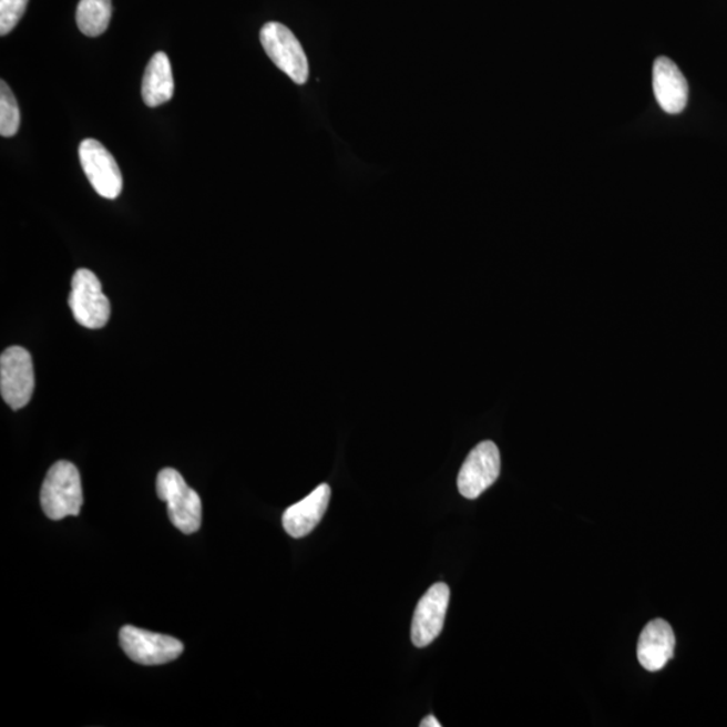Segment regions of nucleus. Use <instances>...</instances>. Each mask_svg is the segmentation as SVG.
I'll return each instance as SVG.
<instances>
[{
  "mask_svg": "<svg viewBox=\"0 0 727 727\" xmlns=\"http://www.w3.org/2000/svg\"><path fill=\"white\" fill-rule=\"evenodd\" d=\"M83 503L79 469L69 461L55 462L49 469L41 489V505L45 515L52 520L78 516Z\"/></svg>",
  "mask_w": 727,
  "mask_h": 727,
  "instance_id": "f257e3e1",
  "label": "nucleus"
},
{
  "mask_svg": "<svg viewBox=\"0 0 727 727\" xmlns=\"http://www.w3.org/2000/svg\"><path fill=\"white\" fill-rule=\"evenodd\" d=\"M156 493L167 504L171 522L186 535L194 534L202 526L203 503L198 493L186 484L177 470L162 469L156 478Z\"/></svg>",
  "mask_w": 727,
  "mask_h": 727,
  "instance_id": "f03ea898",
  "label": "nucleus"
},
{
  "mask_svg": "<svg viewBox=\"0 0 727 727\" xmlns=\"http://www.w3.org/2000/svg\"><path fill=\"white\" fill-rule=\"evenodd\" d=\"M260 42L268 58L294 83H306L309 79V62L303 45L290 29L278 22H269L260 31Z\"/></svg>",
  "mask_w": 727,
  "mask_h": 727,
  "instance_id": "7ed1b4c3",
  "label": "nucleus"
},
{
  "mask_svg": "<svg viewBox=\"0 0 727 727\" xmlns=\"http://www.w3.org/2000/svg\"><path fill=\"white\" fill-rule=\"evenodd\" d=\"M74 319L84 328L100 329L109 322L111 305L104 296L102 284L90 269H78L73 275L69 296Z\"/></svg>",
  "mask_w": 727,
  "mask_h": 727,
  "instance_id": "20e7f679",
  "label": "nucleus"
},
{
  "mask_svg": "<svg viewBox=\"0 0 727 727\" xmlns=\"http://www.w3.org/2000/svg\"><path fill=\"white\" fill-rule=\"evenodd\" d=\"M124 654L142 666H161L177 661L184 644L177 638L125 625L119 633Z\"/></svg>",
  "mask_w": 727,
  "mask_h": 727,
  "instance_id": "39448f33",
  "label": "nucleus"
},
{
  "mask_svg": "<svg viewBox=\"0 0 727 727\" xmlns=\"http://www.w3.org/2000/svg\"><path fill=\"white\" fill-rule=\"evenodd\" d=\"M35 386L31 355L22 347L6 349L0 356V392L12 410H21L33 397Z\"/></svg>",
  "mask_w": 727,
  "mask_h": 727,
  "instance_id": "423d86ee",
  "label": "nucleus"
},
{
  "mask_svg": "<svg viewBox=\"0 0 727 727\" xmlns=\"http://www.w3.org/2000/svg\"><path fill=\"white\" fill-rule=\"evenodd\" d=\"M500 451L492 441L478 444L467 457L459 473V491L463 498L474 500L491 488L499 479Z\"/></svg>",
  "mask_w": 727,
  "mask_h": 727,
  "instance_id": "0eeeda50",
  "label": "nucleus"
},
{
  "mask_svg": "<svg viewBox=\"0 0 727 727\" xmlns=\"http://www.w3.org/2000/svg\"><path fill=\"white\" fill-rule=\"evenodd\" d=\"M79 155L88 181L100 196L106 199L121 196L123 190L121 168L102 143L95 140L81 142Z\"/></svg>",
  "mask_w": 727,
  "mask_h": 727,
  "instance_id": "6e6552de",
  "label": "nucleus"
},
{
  "mask_svg": "<svg viewBox=\"0 0 727 727\" xmlns=\"http://www.w3.org/2000/svg\"><path fill=\"white\" fill-rule=\"evenodd\" d=\"M450 601V588L443 582L424 593L413 613L411 641L418 648L428 647L443 629Z\"/></svg>",
  "mask_w": 727,
  "mask_h": 727,
  "instance_id": "1a4fd4ad",
  "label": "nucleus"
},
{
  "mask_svg": "<svg viewBox=\"0 0 727 727\" xmlns=\"http://www.w3.org/2000/svg\"><path fill=\"white\" fill-rule=\"evenodd\" d=\"M652 85L661 109L669 115L680 114L688 103V84L678 65L668 58L655 61Z\"/></svg>",
  "mask_w": 727,
  "mask_h": 727,
  "instance_id": "9d476101",
  "label": "nucleus"
},
{
  "mask_svg": "<svg viewBox=\"0 0 727 727\" xmlns=\"http://www.w3.org/2000/svg\"><path fill=\"white\" fill-rule=\"evenodd\" d=\"M675 645V633L670 625L662 618H656L645 625L638 638L637 659L649 673H656L673 659Z\"/></svg>",
  "mask_w": 727,
  "mask_h": 727,
  "instance_id": "9b49d317",
  "label": "nucleus"
},
{
  "mask_svg": "<svg viewBox=\"0 0 727 727\" xmlns=\"http://www.w3.org/2000/svg\"><path fill=\"white\" fill-rule=\"evenodd\" d=\"M330 496V487L321 484L309 496L287 508L284 519H281L287 534L296 539L309 535L321 522L326 510H328Z\"/></svg>",
  "mask_w": 727,
  "mask_h": 727,
  "instance_id": "f8f14e48",
  "label": "nucleus"
},
{
  "mask_svg": "<svg viewBox=\"0 0 727 727\" xmlns=\"http://www.w3.org/2000/svg\"><path fill=\"white\" fill-rule=\"evenodd\" d=\"M174 95V79L171 60L163 52H158L150 60L144 72L142 83V98L146 105L160 106L171 102Z\"/></svg>",
  "mask_w": 727,
  "mask_h": 727,
  "instance_id": "ddd939ff",
  "label": "nucleus"
},
{
  "mask_svg": "<svg viewBox=\"0 0 727 727\" xmlns=\"http://www.w3.org/2000/svg\"><path fill=\"white\" fill-rule=\"evenodd\" d=\"M112 17L111 0H80L76 21L81 33L99 37L109 29Z\"/></svg>",
  "mask_w": 727,
  "mask_h": 727,
  "instance_id": "4468645a",
  "label": "nucleus"
},
{
  "mask_svg": "<svg viewBox=\"0 0 727 727\" xmlns=\"http://www.w3.org/2000/svg\"><path fill=\"white\" fill-rule=\"evenodd\" d=\"M21 114L14 93L6 81L0 83V135L11 137L20 130Z\"/></svg>",
  "mask_w": 727,
  "mask_h": 727,
  "instance_id": "2eb2a0df",
  "label": "nucleus"
},
{
  "mask_svg": "<svg viewBox=\"0 0 727 727\" xmlns=\"http://www.w3.org/2000/svg\"><path fill=\"white\" fill-rule=\"evenodd\" d=\"M29 0H0V34H9L28 9Z\"/></svg>",
  "mask_w": 727,
  "mask_h": 727,
  "instance_id": "dca6fc26",
  "label": "nucleus"
},
{
  "mask_svg": "<svg viewBox=\"0 0 727 727\" xmlns=\"http://www.w3.org/2000/svg\"><path fill=\"white\" fill-rule=\"evenodd\" d=\"M419 726H421V727H441L442 725H441L440 720H438L434 716H428L422 720L421 725H419Z\"/></svg>",
  "mask_w": 727,
  "mask_h": 727,
  "instance_id": "f3484780",
  "label": "nucleus"
}]
</instances>
